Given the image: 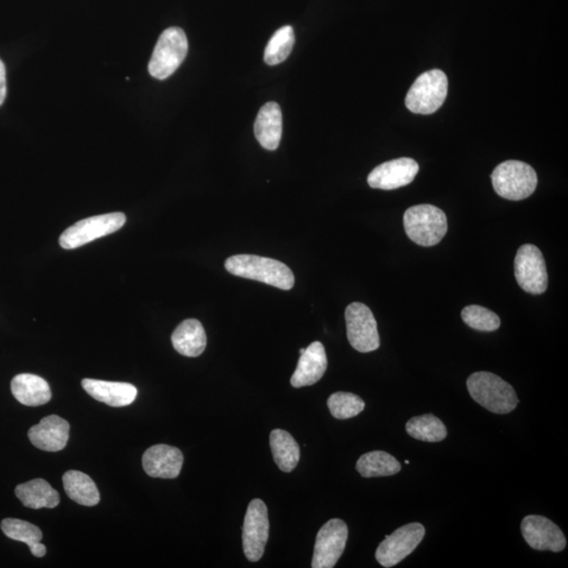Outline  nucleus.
I'll list each match as a JSON object with an SVG mask.
<instances>
[{"mask_svg":"<svg viewBox=\"0 0 568 568\" xmlns=\"http://www.w3.org/2000/svg\"><path fill=\"white\" fill-rule=\"evenodd\" d=\"M225 269L234 276L269 284L277 289H293L295 277L288 265L256 255H235L226 259Z\"/></svg>","mask_w":568,"mask_h":568,"instance_id":"1","label":"nucleus"},{"mask_svg":"<svg viewBox=\"0 0 568 568\" xmlns=\"http://www.w3.org/2000/svg\"><path fill=\"white\" fill-rule=\"evenodd\" d=\"M403 224L408 238L421 246L438 244L447 232L446 215L432 205L408 208L404 213Z\"/></svg>","mask_w":568,"mask_h":568,"instance_id":"3","label":"nucleus"},{"mask_svg":"<svg viewBox=\"0 0 568 568\" xmlns=\"http://www.w3.org/2000/svg\"><path fill=\"white\" fill-rule=\"evenodd\" d=\"M31 444L44 452H60L67 446L69 425L57 415L44 417L37 426L29 429Z\"/></svg>","mask_w":568,"mask_h":568,"instance_id":"16","label":"nucleus"},{"mask_svg":"<svg viewBox=\"0 0 568 568\" xmlns=\"http://www.w3.org/2000/svg\"><path fill=\"white\" fill-rule=\"evenodd\" d=\"M327 358L324 344L316 341L301 353L298 365L290 378V384L299 389L317 383L325 374Z\"/></svg>","mask_w":568,"mask_h":568,"instance_id":"17","label":"nucleus"},{"mask_svg":"<svg viewBox=\"0 0 568 568\" xmlns=\"http://www.w3.org/2000/svg\"><path fill=\"white\" fill-rule=\"evenodd\" d=\"M327 407L334 418L345 420L353 418L365 408V403L359 396L345 391L333 394L327 400Z\"/></svg>","mask_w":568,"mask_h":568,"instance_id":"29","label":"nucleus"},{"mask_svg":"<svg viewBox=\"0 0 568 568\" xmlns=\"http://www.w3.org/2000/svg\"><path fill=\"white\" fill-rule=\"evenodd\" d=\"M188 50V38L183 30L169 28L163 31L151 57L150 74L160 80L169 78L185 60Z\"/></svg>","mask_w":568,"mask_h":568,"instance_id":"6","label":"nucleus"},{"mask_svg":"<svg viewBox=\"0 0 568 568\" xmlns=\"http://www.w3.org/2000/svg\"><path fill=\"white\" fill-rule=\"evenodd\" d=\"M2 529L8 538L25 543L35 557L42 558L47 554V547L41 542L42 533L34 524L8 518L2 522Z\"/></svg>","mask_w":568,"mask_h":568,"instance_id":"25","label":"nucleus"},{"mask_svg":"<svg viewBox=\"0 0 568 568\" xmlns=\"http://www.w3.org/2000/svg\"><path fill=\"white\" fill-rule=\"evenodd\" d=\"M461 317L467 325L480 332H494L500 327L499 316L490 309L480 306H469L463 309Z\"/></svg>","mask_w":568,"mask_h":568,"instance_id":"30","label":"nucleus"},{"mask_svg":"<svg viewBox=\"0 0 568 568\" xmlns=\"http://www.w3.org/2000/svg\"><path fill=\"white\" fill-rule=\"evenodd\" d=\"M295 43L294 30L290 25H284L271 36L265 48L264 61L270 66L279 65L292 52Z\"/></svg>","mask_w":568,"mask_h":568,"instance_id":"28","label":"nucleus"},{"mask_svg":"<svg viewBox=\"0 0 568 568\" xmlns=\"http://www.w3.org/2000/svg\"><path fill=\"white\" fill-rule=\"evenodd\" d=\"M347 339L360 353H371L379 349L377 321L369 307L360 302H353L345 309Z\"/></svg>","mask_w":568,"mask_h":568,"instance_id":"8","label":"nucleus"},{"mask_svg":"<svg viewBox=\"0 0 568 568\" xmlns=\"http://www.w3.org/2000/svg\"><path fill=\"white\" fill-rule=\"evenodd\" d=\"M466 385L472 399L491 413L508 414L519 403L514 388L492 372H473Z\"/></svg>","mask_w":568,"mask_h":568,"instance_id":"2","label":"nucleus"},{"mask_svg":"<svg viewBox=\"0 0 568 568\" xmlns=\"http://www.w3.org/2000/svg\"><path fill=\"white\" fill-rule=\"evenodd\" d=\"M448 92V80L441 69H431L419 76L410 87L406 105L410 112L429 115L444 105Z\"/></svg>","mask_w":568,"mask_h":568,"instance_id":"5","label":"nucleus"},{"mask_svg":"<svg viewBox=\"0 0 568 568\" xmlns=\"http://www.w3.org/2000/svg\"><path fill=\"white\" fill-rule=\"evenodd\" d=\"M15 495L24 507L33 509L54 508L60 502L59 491L43 479H34L17 485Z\"/></svg>","mask_w":568,"mask_h":568,"instance_id":"22","label":"nucleus"},{"mask_svg":"<svg viewBox=\"0 0 568 568\" xmlns=\"http://www.w3.org/2000/svg\"><path fill=\"white\" fill-rule=\"evenodd\" d=\"M495 192L508 200L519 201L533 195L538 177L529 164L518 160L504 161L491 174Z\"/></svg>","mask_w":568,"mask_h":568,"instance_id":"4","label":"nucleus"},{"mask_svg":"<svg viewBox=\"0 0 568 568\" xmlns=\"http://www.w3.org/2000/svg\"><path fill=\"white\" fill-rule=\"evenodd\" d=\"M426 536L420 523H409L389 536L379 545L376 559L383 567H393L412 554Z\"/></svg>","mask_w":568,"mask_h":568,"instance_id":"10","label":"nucleus"},{"mask_svg":"<svg viewBox=\"0 0 568 568\" xmlns=\"http://www.w3.org/2000/svg\"><path fill=\"white\" fill-rule=\"evenodd\" d=\"M270 444L274 461L282 472H292L299 463V444L289 432L274 429L270 435Z\"/></svg>","mask_w":568,"mask_h":568,"instance_id":"24","label":"nucleus"},{"mask_svg":"<svg viewBox=\"0 0 568 568\" xmlns=\"http://www.w3.org/2000/svg\"><path fill=\"white\" fill-rule=\"evenodd\" d=\"M268 508L261 499H254L249 504L244 517L243 543L245 557L251 562L262 558L269 540Z\"/></svg>","mask_w":568,"mask_h":568,"instance_id":"11","label":"nucleus"},{"mask_svg":"<svg viewBox=\"0 0 568 568\" xmlns=\"http://www.w3.org/2000/svg\"><path fill=\"white\" fill-rule=\"evenodd\" d=\"M82 388L95 400L107 404L114 408L130 406L135 401L137 389L134 385L124 382H111L96 380V379H84Z\"/></svg>","mask_w":568,"mask_h":568,"instance_id":"18","label":"nucleus"},{"mask_svg":"<svg viewBox=\"0 0 568 568\" xmlns=\"http://www.w3.org/2000/svg\"><path fill=\"white\" fill-rule=\"evenodd\" d=\"M349 529L344 521L332 519L327 521L316 538L313 568H333L343 555Z\"/></svg>","mask_w":568,"mask_h":568,"instance_id":"12","label":"nucleus"},{"mask_svg":"<svg viewBox=\"0 0 568 568\" xmlns=\"http://www.w3.org/2000/svg\"><path fill=\"white\" fill-rule=\"evenodd\" d=\"M305 351H306V349H301V350L299 351L300 355H301V353H305Z\"/></svg>","mask_w":568,"mask_h":568,"instance_id":"32","label":"nucleus"},{"mask_svg":"<svg viewBox=\"0 0 568 568\" xmlns=\"http://www.w3.org/2000/svg\"><path fill=\"white\" fill-rule=\"evenodd\" d=\"M183 454L179 448L167 444L151 446L143 453L142 466L153 478L174 479L179 476Z\"/></svg>","mask_w":568,"mask_h":568,"instance_id":"15","label":"nucleus"},{"mask_svg":"<svg viewBox=\"0 0 568 568\" xmlns=\"http://www.w3.org/2000/svg\"><path fill=\"white\" fill-rule=\"evenodd\" d=\"M125 221L124 213L104 214L80 220L61 234L60 244L65 250L78 249L93 240L119 231Z\"/></svg>","mask_w":568,"mask_h":568,"instance_id":"7","label":"nucleus"},{"mask_svg":"<svg viewBox=\"0 0 568 568\" xmlns=\"http://www.w3.org/2000/svg\"><path fill=\"white\" fill-rule=\"evenodd\" d=\"M515 276L519 287L532 295L545 293L548 275L545 257L534 244H523L517 252Z\"/></svg>","mask_w":568,"mask_h":568,"instance_id":"9","label":"nucleus"},{"mask_svg":"<svg viewBox=\"0 0 568 568\" xmlns=\"http://www.w3.org/2000/svg\"><path fill=\"white\" fill-rule=\"evenodd\" d=\"M418 172L419 164L412 158H398L372 169L368 177V183L372 188L389 191L409 185Z\"/></svg>","mask_w":568,"mask_h":568,"instance_id":"14","label":"nucleus"},{"mask_svg":"<svg viewBox=\"0 0 568 568\" xmlns=\"http://www.w3.org/2000/svg\"><path fill=\"white\" fill-rule=\"evenodd\" d=\"M356 469L364 478L389 477L401 471V464L391 454L375 451L362 454Z\"/></svg>","mask_w":568,"mask_h":568,"instance_id":"26","label":"nucleus"},{"mask_svg":"<svg viewBox=\"0 0 568 568\" xmlns=\"http://www.w3.org/2000/svg\"><path fill=\"white\" fill-rule=\"evenodd\" d=\"M6 96V79L5 63L0 60V105L5 103Z\"/></svg>","mask_w":568,"mask_h":568,"instance_id":"31","label":"nucleus"},{"mask_svg":"<svg viewBox=\"0 0 568 568\" xmlns=\"http://www.w3.org/2000/svg\"><path fill=\"white\" fill-rule=\"evenodd\" d=\"M521 532L527 545L536 551L560 553L566 547L564 534L545 517L527 516L521 522Z\"/></svg>","mask_w":568,"mask_h":568,"instance_id":"13","label":"nucleus"},{"mask_svg":"<svg viewBox=\"0 0 568 568\" xmlns=\"http://www.w3.org/2000/svg\"><path fill=\"white\" fill-rule=\"evenodd\" d=\"M172 344L183 356H200L206 347V334L201 322L196 319L181 322L172 334Z\"/></svg>","mask_w":568,"mask_h":568,"instance_id":"21","label":"nucleus"},{"mask_svg":"<svg viewBox=\"0 0 568 568\" xmlns=\"http://www.w3.org/2000/svg\"><path fill=\"white\" fill-rule=\"evenodd\" d=\"M254 130L257 141L262 148L277 150L282 136V112L279 105L265 104L258 113Z\"/></svg>","mask_w":568,"mask_h":568,"instance_id":"19","label":"nucleus"},{"mask_svg":"<svg viewBox=\"0 0 568 568\" xmlns=\"http://www.w3.org/2000/svg\"><path fill=\"white\" fill-rule=\"evenodd\" d=\"M63 488L71 500L84 507H95L100 501L96 484L79 471H68L62 477Z\"/></svg>","mask_w":568,"mask_h":568,"instance_id":"23","label":"nucleus"},{"mask_svg":"<svg viewBox=\"0 0 568 568\" xmlns=\"http://www.w3.org/2000/svg\"><path fill=\"white\" fill-rule=\"evenodd\" d=\"M11 390L15 399L27 407L43 406L52 398L48 382L33 374H19L13 378Z\"/></svg>","mask_w":568,"mask_h":568,"instance_id":"20","label":"nucleus"},{"mask_svg":"<svg viewBox=\"0 0 568 568\" xmlns=\"http://www.w3.org/2000/svg\"><path fill=\"white\" fill-rule=\"evenodd\" d=\"M406 428L410 437L425 442H440L447 435L444 422L432 414L414 417Z\"/></svg>","mask_w":568,"mask_h":568,"instance_id":"27","label":"nucleus"}]
</instances>
